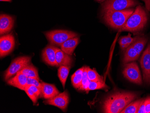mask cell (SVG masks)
Listing matches in <instances>:
<instances>
[{
  "instance_id": "6da1fadb",
  "label": "cell",
  "mask_w": 150,
  "mask_h": 113,
  "mask_svg": "<svg viewBox=\"0 0 150 113\" xmlns=\"http://www.w3.org/2000/svg\"><path fill=\"white\" fill-rule=\"evenodd\" d=\"M138 97L136 93L131 92H118L108 97L103 102L104 113H119Z\"/></svg>"
},
{
  "instance_id": "7a4b0ae2",
  "label": "cell",
  "mask_w": 150,
  "mask_h": 113,
  "mask_svg": "<svg viewBox=\"0 0 150 113\" xmlns=\"http://www.w3.org/2000/svg\"><path fill=\"white\" fill-rule=\"evenodd\" d=\"M148 19L146 11L141 6H138L128 18L123 27L118 30L119 32H137L141 31L146 25Z\"/></svg>"
},
{
  "instance_id": "3957f363",
  "label": "cell",
  "mask_w": 150,
  "mask_h": 113,
  "mask_svg": "<svg viewBox=\"0 0 150 113\" xmlns=\"http://www.w3.org/2000/svg\"><path fill=\"white\" fill-rule=\"evenodd\" d=\"M134 12V9L107 11L103 13V19L107 25L119 30L123 27L127 20Z\"/></svg>"
},
{
  "instance_id": "277c9868",
  "label": "cell",
  "mask_w": 150,
  "mask_h": 113,
  "mask_svg": "<svg viewBox=\"0 0 150 113\" xmlns=\"http://www.w3.org/2000/svg\"><path fill=\"white\" fill-rule=\"evenodd\" d=\"M44 33L50 44L54 46H60L67 40L78 36L76 33L69 30H52L45 32Z\"/></svg>"
},
{
  "instance_id": "5b68a950",
  "label": "cell",
  "mask_w": 150,
  "mask_h": 113,
  "mask_svg": "<svg viewBox=\"0 0 150 113\" xmlns=\"http://www.w3.org/2000/svg\"><path fill=\"white\" fill-rule=\"evenodd\" d=\"M31 57L28 56H20L13 60L9 68L4 72L5 80L7 81L16 75L24 67L31 64Z\"/></svg>"
},
{
  "instance_id": "8992f818",
  "label": "cell",
  "mask_w": 150,
  "mask_h": 113,
  "mask_svg": "<svg viewBox=\"0 0 150 113\" xmlns=\"http://www.w3.org/2000/svg\"><path fill=\"white\" fill-rule=\"evenodd\" d=\"M135 0H106L102 4V13L125 10L137 5Z\"/></svg>"
},
{
  "instance_id": "52a82bcc",
  "label": "cell",
  "mask_w": 150,
  "mask_h": 113,
  "mask_svg": "<svg viewBox=\"0 0 150 113\" xmlns=\"http://www.w3.org/2000/svg\"><path fill=\"white\" fill-rule=\"evenodd\" d=\"M123 75L128 80L138 85L142 83V78L139 66L134 61L127 63L123 71Z\"/></svg>"
},
{
  "instance_id": "ba28073f",
  "label": "cell",
  "mask_w": 150,
  "mask_h": 113,
  "mask_svg": "<svg viewBox=\"0 0 150 113\" xmlns=\"http://www.w3.org/2000/svg\"><path fill=\"white\" fill-rule=\"evenodd\" d=\"M15 46V39L12 34L1 36L0 38L1 58L8 55L13 50Z\"/></svg>"
},
{
  "instance_id": "9c48e42d",
  "label": "cell",
  "mask_w": 150,
  "mask_h": 113,
  "mask_svg": "<svg viewBox=\"0 0 150 113\" xmlns=\"http://www.w3.org/2000/svg\"><path fill=\"white\" fill-rule=\"evenodd\" d=\"M69 102V97L67 91H65L51 99H47L44 102L45 104L53 105L65 112Z\"/></svg>"
},
{
  "instance_id": "30bf717a",
  "label": "cell",
  "mask_w": 150,
  "mask_h": 113,
  "mask_svg": "<svg viewBox=\"0 0 150 113\" xmlns=\"http://www.w3.org/2000/svg\"><path fill=\"white\" fill-rule=\"evenodd\" d=\"M140 65L144 81L146 84H150V43L141 58Z\"/></svg>"
},
{
  "instance_id": "8fae6325",
  "label": "cell",
  "mask_w": 150,
  "mask_h": 113,
  "mask_svg": "<svg viewBox=\"0 0 150 113\" xmlns=\"http://www.w3.org/2000/svg\"><path fill=\"white\" fill-rule=\"evenodd\" d=\"M57 47L52 45H48L42 52V58L44 62L52 66H57L56 53Z\"/></svg>"
},
{
  "instance_id": "7c38bea8",
  "label": "cell",
  "mask_w": 150,
  "mask_h": 113,
  "mask_svg": "<svg viewBox=\"0 0 150 113\" xmlns=\"http://www.w3.org/2000/svg\"><path fill=\"white\" fill-rule=\"evenodd\" d=\"M14 25V19L9 15L0 16V34L4 35L10 33Z\"/></svg>"
},
{
  "instance_id": "4fadbf2b",
  "label": "cell",
  "mask_w": 150,
  "mask_h": 113,
  "mask_svg": "<svg viewBox=\"0 0 150 113\" xmlns=\"http://www.w3.org/2000/svg\"><path fill=\"white\" fill-rule=\"evenodd\" d=\"M27 78L23 74L18 72L17 74L7 81V83L11 86L18 88L20 90H25L27 84Z\"/></svg>"
},
{
  "instance_id": "5bb4252c",
  "label": "cell",
  "mask_w": 150,
  "mask_h": 113,
  "mask_svg": "<svg viewBox=\"0 0 150 113\" xmlns=\"http://www.w3.org/2000/svg\"><path fill=\"white\" fill-rule=\"evenodd\" d=\"M42 83V97L45 99H51L59 94L55 85L44 82Z\"/></svg>"
},
{
  "instance_id": "9a60e30c",
  "label": "cell",
  "mask_w": 150,
  "mask_h": 113,
  "mask_svg": "<svg viewBox=\"0 0 150 113\" xmlns=\"http://www.w3.org/2000/svg\"><path fill=\"white\" fill-rule=\"evenodd\" d=\"M56 61L57 67L61 66H70L73 60L70 55L65 53L61 49L57 48L56 53Z\"/></svg>"
},
{
  "instance_id": "2e32d148",
  "label": "cell",
  "mask_w": 150,
  "mask_h": 113,
  "mask_svg": "<svg viewBox=\"0 0 150 113\" xmlns=\"http://www.w3.org/2000/svg\"><path fill=\"white\" fill-rule=\"evenodd\" d=\"M79 41L78 36L67 40L61 45V49L67 54L71 55L79 44Z\"/></svg>"
},
{
  "instance_id": "e0dca14e",
  "label": "cell",
  "mask_w": 150,
  "mask_h": 113,
  "mask_svg": "<svg viewBox=\"0 0 150 113\" xmlns=\"http://www.w3.org/2000/svg\"><path fill=\"white\" fill-rule=\"evenodd\" d=\"M140 55L135 50L132 45H130L126 49L125 52L123 62L126 64L135 61L139 59Z\"/></svg>"
},
{
  "instance_id": "ac0fdd59",
  "label": "cell",
  "mask_w": 150,
  "mask_h": 113,
  "mask_svg": "<svg viewBox=\"0 0 150 113\" xmlns=\"http://www.w3.org/2000/svg\"><path fill=\"white\" fill-rule=\"evenodd\" d=\"M84 68L85 67H83L78 69L71 76V83L74 88L79 89L81 87Z\"/></svg>"
},
{
  "instance_id": "d6986e66",
  "label": "cell",
  "mask_w": 150,
  "mask_h": 113,
  "mask_svg": "<svg viewBox=\"0 0 150 113\" xmlns=\"http://www.w3.org/2000/svg\"><path fill=\"white\" fill-rule=\"evenodd\" d=\"M18 72L23 74L26 75L27 77L37 78L40 80L38 70L32 64L27 65Z\"/></svg>"
},
{
  "instance_id": "ffe728a7",
  "label": "cell",
  "mask_w": 150,
  "mask_h": 113,
  "mask_svg": "<svg viewBox=\"0 0 150 113\" xmlns=\"http://www.w3.org/2000/svg\"><path fill=\"white\" fill-rule=\"evenodd\" d=\"M70 66H61L58 69V77L59 78L60 81L61 82L63 85V88H65L66 82L67 77L69 76L70 70Z\"/></svg>"
},
{
  "instance_id": "44dd1931",
  "label": "cell",
  "mask_w": 150,
  "mask_h": 113,
  "mask_svg": "<svg viewBox=\"0 0 150 113\" xmlns=\"http://www.w3.org/2000/svg\"><path fill=\"white\" fill-rule=\"evenodd\" d=\"M144 99H140L131 102L122 110L121 113H137L141 104Z\"/></svg>"
},
{
  "instance_id": "7402d4cb",
  "label": "cell",
  "mask_w": 150,
  "mask_h": 113,
  "mask_svg": "<svg viewBox=\"0 0 150 113\" xmlns=\"http://www.w3.org/2000/svg\"><path fill=\"white\" fill-rule=\"evenodd\" d=\"M148 39L145 37H139L134 43L131 44L135 50L137 51L139 55H140L147 43Z\"/></svg>"
},
{
  "instance_id": "603a6c76",
  "label": "cell",
  "mask_w": 150,
  "mask_h": 113,
  "mask_svg": "<svg viewBox=\"0 0 150 113\" xmlns=\"http://www.w3.org/2000/svg\"><path fill=\"white\" fill-rule=\"evenodd\" d=\"M88 77L90 81L104 82L103 77L98 73L95 69H92L89 67L87 68Z\"/></svg>"
},
{
  "instance_id": "cb8c5ba5",
  "label": "cell",
  "mask_w": 150,
  "mask_h": 113,
  "mask_svg": "<svg viewBox=\"0 0 150 113\" xmlns=\"http://www.w3.org/2000/svg\"><path fill=\"white\" fill-rule=\"evenodd\" d=\"M109 87L106 85L104 82H92L90 81L88 88L87 92H89L92 90H98V89H107Z\"/></svg>"
},
{
  "instance_id": "d4e9b609",
  "label": "cell",
  "mask_w": 150,
  "mask_h": 113,
  "mask_svg": "<svg viewBox=\"0 0 150 113\" xmlns=\"http://www.w3.org/2000/svg\"><path fill=\"white\" fill-rule=\"evenodd\" d=\"M137 113H150V97L144 99Z\"/></svg>"
},
{
  "instance_id": "484cf974",
  "label": "cell",
  "mask_w": 150,
  "mask_h": 113,
  "mask_svg": "<svg viewBox=\"0 0 150 113\" xmlns=\"http://www.w3.org/2000/svg\"><path fill=\"white\" fill-rule=\"evenodd\" d=\"M88 67H85L83 71V77L82 79L81 85L79 90L87 92L90 81L88 79L87 75Z\"/></svg>"
},
{
  "instance_id": "4316f807",
  "label": "cell",
  "mask_w": 150,
  "mask_h": 113,
  "mask_svg": "<svg viewBox=\"0 0 150 113\" xmlns=\"http://www.w3.org/2000/svg\"><path fill=\"white\" fill-rule=\"evenodd\" d=\"M24 91H25V92L26 93V94H27V95L28 96V97L30 98V99L32 100L34 104H36L37 102H38V97L36 96V94H35V93L31 89L29 85H27V86H26Z\"/></svg>"
},
{
  "instance_id": "83f0119b",
  "label": "cell",
  "mask_w": 150,
  "mask_h": 113,
  "mask_svg": "<svg viewBox=\"0 0 150 113\" xmlns=\"http://www.w3.org/2000/svg\"><path fill=\"white\" fill-rule=\"evenodd\" d=\"M27 84L29 85H33L38 87L42 91V83L39 82V80L35 78L28 77L27 78Z\"/></svg>"
},
{
  "instance_id": "f1b7e54d",
  "label": "cell",
  "mask_w": 150,
  "mask_h": 113,
  "mask_svg": "<svg viewBox=\"0 0 150 113\" xmlns=\"http://www.w3.org/2000/svg\"><path fill=\"white\" fill-rule=\"evenodd\" d=\"M119 43L120 48L123 50H125L128 47H129V45L127 43L126 36L121 37L119 40Z\"/></svg>"
},
{
  "instance_id": "f546056e",
  "label": "cell",
  "mask_w": 150,
  "mask_h": 113,
  "mask_svg": "<svg viewBox=\"0 0 150 113\" xmlns=\"http://www.w3.org/2000/svg\"><path fill=\"white\" fill-rule=\"evenodd\" d=\"M29 86L38 97H42V91L40 88L33 85H29Z\"/></svg>"
},
{
  "instance_id": "4dcf8cb0",
  "label": "cell",
  "mask_w": 150,
  "mask_h": 113,
  "mask_svg": "<svg viewBox=\"0 0 150 113\" xmlns=\"http://www.w3.org/2000/svg\"><path fill=\"white\" fill-rule=\"evenodd\" d=\"M144 2L145 6L147 11L150 12V0H142Z\"/></svg>"
},
{
  "instance_id": "1f68e13d",
  "label": "cell",
  "mask_w": 150,
  "mask_h": 113,
  "mask_svg": "<svg viewBox=\"0 0 150 113\" xmlns=\"http://www.w3.org/2000/svg\"><path fill=\"white\" fill-rule=\"evenodd\" d=\"M95 1H97L98 2H102L105 1L106 0H95Z\"/></svg>"
},
{
  "instance_id": "d6a6232c",
  "label": "cell",
  "mask_w": 150,
  "mask_h": 113,
  "mask_svg": "<svg viewBox=\"0 0 150 113\" xmlns=\"http://www.w3.org/2000/svg\"><path fill=\"white\" fill-rule=\"evenodd\" d=\"M1 1H10L11 0H1Z\"/></svg>"
}]
</instances>
